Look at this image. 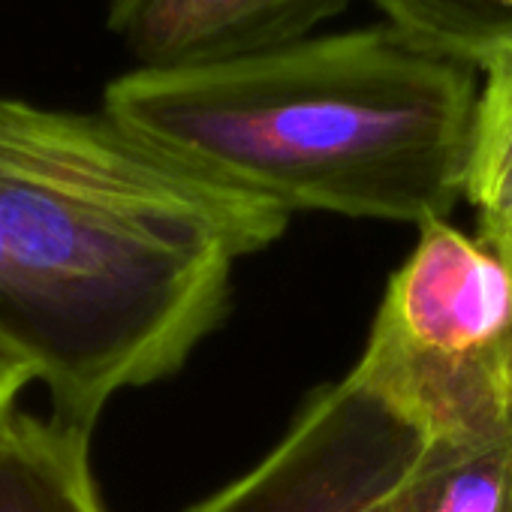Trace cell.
<instances>
[{"mask_svg": "<svg viewBox=\"0 0 512 512\" xmlns=\"http://www.w3.org/2000/svg\"><path fill=\"white\" fill-rule=\"evenodd\" d=\"M479 70L485 85L473 109L464 199L476 208L479 238L512 263V46L497 49Z\"/></svg>", "mask_w": 512, "mask_h": 512, "instance_id": "obj_7", "label": "cell"}, {"mask_svg": "<svg viewBox=\"0 0 512 512\" xmlns=\"http://www.w3.org/2000/svg\"><path fill=\"white\" fill-rule=\"evenodd\" d=\"M0 512H103L91 428L19 407L0 416Z\"/></svg>", "mask_w": 512, "mask_h": 512, "instance_id": "obj_6", "label": "cell"}, {"mask_svg": "<svg viewBox=\"0 0 512 512\" xmlns=\"http://www.w3.org/2000/svg\"><path fill=\"white\" fill-rule=\"evenodd\" d=\"M350 0H109L106 28L136 67H202L311 37Z\"/></svg>", "mask_w": 512, "mask_h": 512, "instance_id": "obj_5", "label": "cell"}, {"mask_svg": "<svg viewBox=\"0 0 512 512\" xmlns=\"http://www.w3.org/2000/svg\"><path fill=\"white\" fill-rule=\"evenodd\" d=\"M287 223L106 109L0 97V238L61 419L94 431L118 392L175 374L223 320L232 266Z\"/></svg>", "mask_w": 512, "mask_h": 512, "instance_id": "obj_1", "label": "cell"}, {"mask_svg": "<svg viewBox=\"0 0 512 512\" xmlns=\"http://www.w3.org/2000/svg\"><path fill=\"white\" fill-rule=\"evenodd\" d=\"M0 347L7 353H13L16 359H22L31 368V335H28V320L22 311V299H19V287L13 278V266L4 247V238H0ZM34 371V368H31Z\"/></svg>", "mask_w": 512, "mask_h": 512, "instance_id": "obj_10", "label": "cell"}, {"mask_svg": "<svg viewBox=\"0 0 512 512\" xmlns=\"http://www.w3.org/2000/svg\"><path fill=\"white\" fill-rule=\"evenodd\" d=\"M374 4L389 25L476 70L497 49L512 46V0H374Z\"/></svg>", "mask_w": 512, "mask_h": 512, "instance_id": "obj_9", "label": "cell"}, {"mask_svg": "<svg viewBox=\"0 0 512 512\" xmlns=\"http://www.w3.org/2000/svg\"><path fill=\"white\" fill-rule=\"evenodd\" d=\"M395 512H512V431L428 440Z\"/></svg>", "mask_w": 512, "mask_h": 512, "instance_id": "obj_8", "label": "cell"}, {"mask_svg": "<svg viewBox=\"0 0 512 512\" xmlns=\"http://www.w3.org/2000/svg\"><path fill=\"white\" fill-rule=\"evenodd\" d=\"M476 67L383 22L175 70L103 109L208 178L284 211L425 226L464 196Z\"/></svg>", "mask_w": 512, "mask_h": 512, "instance_id": "obj_2", "label": "cell"}, {"mask_svg": "<svg viewBox=\"0 0 512 512\" xmlns=\"http://www.w3.org/2000/svg\"><path fill=\"white\" fill-rule=\"evenodd\" d=\"M353 374L428 440L512 431V263L446 220L419 226Z\"/></svg>", "mask_w": 512, "mask_h": 512, "instance_id": "obj_3", "label": "cell"}, {"mask_svg": "<svg viewBox=\"0 0 512 512\" xmlns=\"http://www.w3.org/2000/svg\"><path fill=\"white\" fill-rule=\"evenodd\" d=\"M425 446V431L350 371L250 473L187 512H395Z\"/></svg>", "mask_w": 512, "mask_h": 512, "instance_id": "obj_4", "label": "cell"}, {"mask_svg": "<svg viewBox=\"0 0 512 512\" xmlns=\"http://www.w3.org/2000/svg\"><path fill=\"white\" fill-rule=\"evenodd\" d=\"M28 383H34V371L22 359H16L13 353L0 347V416L16 407Z\"/></svg>", "mask_w": 512, "mask_h": 512, "instance_id": "obj_11", "label": "cell"}]
</instances>
